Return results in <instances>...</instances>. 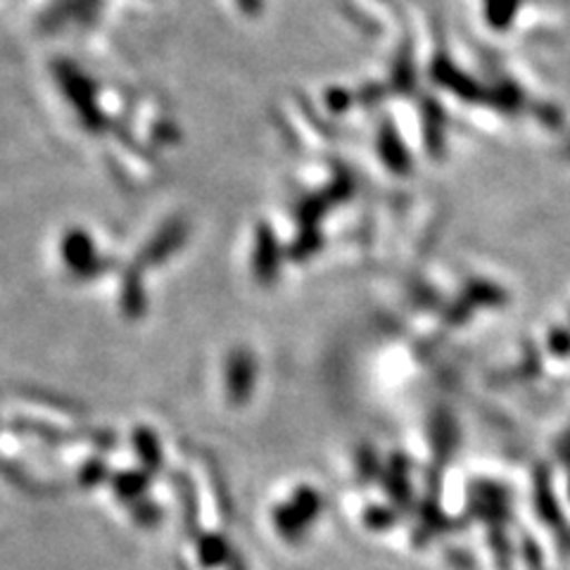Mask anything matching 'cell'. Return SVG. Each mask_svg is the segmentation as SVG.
<instances>
[{
	"mask_svg": "<svg viewBox=\"0 0 570 570\" xmlns=\"http://www.w3.org/2000/svg\"><path fill=\"white\" fill-rule=\"evenodd\" d=\"M521 0H488V17L490 24L497 29H507L519 10Z\"/></svg>",
	"mask_w": 570,
	"mask_h": 570,
	"instance_id": "2",
	"label": "cell"
},
{
	"mask_svg": "<svg viewBox=\"0 0 570 570\" xmlns=\"http://www.w3.org/2000/svg\"><path fill=\"white\" fill-rule=\"evenodd\" d=\"M238 3H240L245 10H257V8H259V0H238Z\"/></svg>",
	"mask_w": 570,
	"mask_h": 570,
	"instance_id": "3",
	"label": "cell"
},
{
	"mask_svg": "<svg viewBox=\"0 0 570 570\" xmlns=\"http://www.w3.org/2000/svg\"><path fill=\"white\" fill-rule=\"evenodd\" d=\"M58 81L62 86V91L67 94V98L75 102L77 110L81 112V117L86 121H96L98 117V107L94 102V91H91V83L83 79V75L79 69H75L71 65H60L56 69Z\"/></svg>",
	"mask_w": 570,
	"mask_h": 570,
	"instance_id": "1",
	"label": "cell"
},
{
	"mask_svg": "<svg viewBox=\"0 0 570 570\" xmlns=\"http://www.w3.org/2000/svg\"><path fill=\"white\" fill-rule=\"evenodd\" d=\"M568 150H570V146H568Z\"/></svg>",
	"mask_w": 570,
	"mask_h": 570,
	"instance_id": "4",
	"label": "cell"
}]
</instances>
